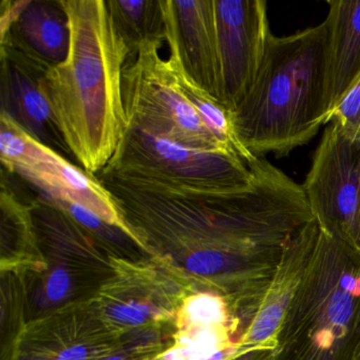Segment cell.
Segmentation results:
<instances>
[{"instance_id":"cell-1","label":"cell","mask_w":360,"mask_h":360,"mask_svg":"<svg viewBox=\"0 0 360 360\" xmlns=\"http://www.w3.org/2000/svg\"><path fill=\"white\" fill-rule=\"evenodd\" d=\"M248 191L210 197H161L130 191L126 210L147 243L185 248V262L200 252H242L285 248L315 220L302 185L256 158Z\"/></svg>"},{"instance_id":"cell-2","label":"cell","mask_w":360,"mask_h":360,"mask_svg":"<svg viewBox=\"0 0 360 360\" xmlns=\"http://www.w3.org/2000/svg\"><path fill=\"white\" fill-rule=\"evenodd\" d=\"M70 47L64 62L41 73L39 88L54 125L79 167L96 178L128 130L122 77L129 46L107 0H60Z\"/></svg>"},{"instance_id":"cell-3","label":"cell","mask_w":360,"mask_h":360,"mask_svg":"<svg viewBox=\"0 0 360 360\" xmlns=\"http://www.w3.org/2000/svg\"><path fill=\"white\" fill-rule=\"evenodd\" d=\"M240 142L255 157L283 158L328 124L326 24L271 37L254 85L231 112Z\"/></svg>"},{"instance_id":"cell-4","label":"cell","mask_w":360,"mask_h":360,"mask_svg":"<svg viewBox=\"0 0 360 360\" xmlns=\"http://www.w3.org/2000/svg\"><path fill=\"white\" fill-rule=\"evenodd\" d=\"M360 337V252L320 229L274 360H351Z\"/></svg>"},{"instance_id":"cell-5","label":"cell","mask_w":360,"mask_h":360,"mask_svg":"<svg viewBox=\"0 0 360 360\" xmlns=\"http://www.w3.org/2000/svg\"><path fill=\"white\" fill-rule=\"evenodd\" d=\"M102 185L161 197H210L248 191V164L222 151L191 148L128 128L108 165L96 174Z\"/></svg>"},{"instance_id":"cell-6","label":"cell","mask_w":360,"mask_h":360,"mask_svg":"<svg viewBox=\"0 0 360 360\" xmlns=\"http://www.w3.org/2000/svg\"><path fill=\"white\" fill-rule=\"evenodd\" d=\"M164 41L141 44L124 67L122 91L128 128L191 148L229 153L185 96L169 60L162 58Z\"/></svg>"},{"instance_id":"cell-7","label":"cell","mask_w":360,"mask_h":360,"mask_svg":"<svg viewBox=\"0 0 360 360\" xmlns=\"http://www.w3.org/2000/svg\"><path fill=\"white\" fill-rule=\"evenodd\" d=\"M193 288L186 273L161 256L149 261L109 259V276L89 297L105 323L123 338L174 326Z\"/></svg>"},{"instance_id":"cell-8","label":"cell","mask_w":360,"mask_h":360,"mask_svg":"<svg viewBox=\"0 0 360 360\" xmlns=\"http://www.w3.org/2000/svg\"><path fill=\"white\" fill-rule=\"evenodd\" d=\"M302 188L320 229L360 252V140L328 123Z\"/></svg>"},{"instance_id":"cell-9","label":"cell","mask_w":360,"mask_h":360,"mask_svg":"<svg viewBox=\"0 0 360 360\" xmlns=\"http://www.w3.org/2000/svg\"><path fill=\"white\" fill-rule=\"evenodd\" d=\"M127 343L87 298L66 303L22 326L8 360H102Z\"/></svg>"},{"instance_id":"cell-10","label":"cell","mask_w":360,"mask_h":360,"mask_svg":"<svg viewBox=\"0 0 360 360\" xmlns=\"http://www.w3.org/2000/svg\"><path fill=\"white\" fill-rule=\"evenodd\" d=\"M222 98L233 112L256 81L271 34L264 0H214Z\"/></svg>"},{"instance_id":"cell-11","label":"cell","mask_w":360,"mask_h":360,"mask_svg":"<svg viewBox=\"0 0 360 360\" xmlns=\"http://www.w3.org/2000/svg\"><path fill=\"white\" fill-rule=\"evenodd\" d=\"M161 7L168 58L223 105L214 0H161Z\"/></svg>"},{"instance_id":"cell-12","label":"cell","mask_w":360,"mask_h":360,"mask_svg":"<svg viewBox=\"0 0 360 360\" xmlns=\"http://www.w3.org/2000/svg\"><path fill=\"white\" fill-rule=\"evenodd\" d=\"M11 172L41 189L49 199L84 206L107 224L123 231L139 248L149 252L124 218L115 198L98 179L86 174L33 136H29L28 153Z\"/></svg>"},{"instance_id":"cell-13","label":"cell","mask_w":360,"mask_h":360,"mask_svg":"<svg viewBox=\"0 0 360 360\" xmlns=\"http://www.w3.org/2000/svg\"><path fill=\"white\" fill-rule=\"evenodd\" d=\"M319 236V225L314 220L286 246L257 315L240 342L243 353L275 349L280 326L298 294Z\"/></svg>"},{"instance_id":"cell-14","label":"cell","mask_w":360,"mask_h":360,"mask_svg":"<svg viewBox=\"0 0 360 360\" xmlns=\"http://www.w3.org/2000/svg\"><path fill=\"white\" fill-rule=\"evenodd\" d=\"M22 51L20 56L45 71L66 60L70 47L68 18L58 1L26 0L1 41Z\"/></svg>"},{"instance_id":"cell-15","label":"cell","mask_w":360,"mask_h":360,"mask_svg":"<svg viewBox=\"0 0 360 360\" xmlns=\"http://www.w3.org/2000/svg\"><path fill=\"white\" fill-rule=\"evenodd\" d=\"M1 58L3 111L35 140L50 148H52L51 143H58V141L65 145L54 125L49 104L39 88L41 75L34 77L41 70L35 69L37 67L30 63H26L24 58L18 60L6 51H3Z\"/></svg>"},{"instance_id":"cell-16","label":"cell","mask_w":360,"mask_h":360,"mask_svg":"<svg viewBox=\"0 0 360 360\" xmlns=\"http://www.w3.org/2000/svg\"><path fill=\"white\" fill-rule=\"evenodd\" d=\"M328 5L324 24L328 31L330 117L333 109L360 77V0H330Z\"/></svg>"},{"instance_id":"cell-17","label":"cell","mask_w":360,"mask_h":360,"mask_svg":"<svg viewBox=\"0 0 360 360\" xmlns=\"http://www.w3.org/2000/svg\"><path fill=\"white\" fill-rule=\"evenodd\" d=\"M12 195L13 193L6 191L3 187L1 244L7 242L8 255L1 258V271L12 273L47 269L45 259L37 245L32 206L22 205Z\"/></svg>"},{"instance_id":"cell-18","label":"cell","mask_w":360,"mask_h":360,"mask_svg":"<svg viewBox=\"0 0 360 360\" xmlns=\"http://www.w3.org/2000/svg\"><path fill=\"white\" fill-rule=\"evenodd\" d=\"M130 52L146 41H165L161 0H107Z\"/></svg>"},{"instance_id":"cell-19","label":"cell","mask_w":360,"mask_h":360,"mask_svg":"<svg viewBox=\"0 0 360 360\" xmlns=\"http://www.w3.org/2000/svg\"><path fill=\"white\" fill-rule=\"evenodd\" d=\"M30 134L20 127L5 111H1L0 153L3 165L9 172L18 165L28 153Z\"/></svg>"},{"instance_id":"cell-20","label":"cell","mask_w":360,"mask_h":360,"mask_svg":"<svg viewBox=\"0 0 360 360\" xmlns=\"http://www.w3.org/2000/svg\"><path fill=\"white\" fill-rule=\"evenodd\" d=\"M328 123L335 124L352 138L360 140V77L333 109Z\"/></svg>"},{"instance_id":"cell-21","label":"cell","mask_w":360,"mask_h":360,"mask_svg":"<svg viewBox=\"0 0 360 360\" xmlns=\"http://www.w3.org/2000/svg\"><path fill=\"white\" fill-rule=\"evenodd\" d=\"M233 360H274V349H254L242 354Z\"/></svg>"},{"instance_id":"cell-22","label":"cell","mask_w":360,"mask_h":360,"mask_svg":"<svg viewBox=\"0 0 360 360\" xmlns=\"http://www.w3.org/2000/svg\"><path fill=\"white\" fill-rule=\"evenodd\" d=\"M351 360H360V337L358 339L357 345H356L355 351H354Z\"/></svg>"}]
</instances>
